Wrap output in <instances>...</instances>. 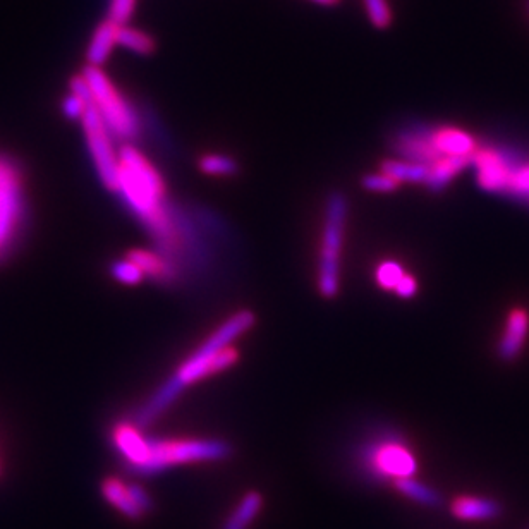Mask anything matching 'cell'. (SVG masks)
I'll return each mask as SVG.
<instances>
[{
	"label": "cell",
	"instance_id": "cell-1",
	"mask_svg": "<svg viewBox=\"0 0 529 529\" xmlns=\"http://www.w3.org/2000/svg\"><path fill=\"white\" fill-rule=\"evenodd\" d=\"M116 193L152 234L160 253L177 267V258L186 253L188 234L167 200V188L159 169L131 143L119 148Z\"/></svg>",
	"mask_w": 529,
	"mask_h": 529
},
{
	"label": "cell",
	"instance_id": "cell-2",
	"mask_svg": "<svg viewBox=\"0 0 529 529\" xmlns=\"http://www.w3.org/2000/svg\"><path fill=\"white\" fill-rule=\"evenodd\" d=\"M255 325V315L243 310L227 318L219 329L213 330L207 341L196 347L195 353L186 358L183 365L177 368L171 378L160 385L157 392L138 409L134 425L148 426L159 418L160 414L171 408L177 397L188 389L189 385L200 382L203 378L217 375L220 371L229 370L236 365L239 351L234 342Z\"/></svg>",
	"mask_w": 529,
	"mask_h": 529
},
{
	"label": "cell",
	"instance_id": "cell-3",
	"mask_svg": "<svg viewBox=\"0 0 529 529\" xmlns=\"http://www.w3.org/2000/svg\"><path fill=\"white\" fill-rule=\"evenodd\" d=\"M231 454L229 442L219 438H148L145 459L133 473L155 476L181 464L224 461Z\"/></svg>",
	"mask_w": 529,
	"mask_h": 529
},
{
	"label": "cell",
	"instance_id": "cell-4",
	"mask_svg": "<svg viewBox=\"0 0 529 529\" xmlns=\"http://www.w3.org/2000/svg\"><path fill=\"white\" fill-rule=\"evenodd\" d=\"M88 93L97 107L105 124L109 126L116 140L131 141L138 138L141 121L138 112L129 104L128 98L122 95L116 83L110 80L102 67L85 66L81 71Z\"/></svg>",
	"mask_w": 529,
	"mask_h": 529
},
{
	"label": "cell",
	"instance_id": "cell-5",
	"mask_svg": "<svg viewBox=\"0 0 529 529\" xmlns=\"http://www.w3.org/2000/svg\"><path fill=\"white\" fill-rule=\"evenodd\" d=\"M349 203L342 193H334L325 203L322 244L318 255V291L323 298L337 296L341 287V258L346 236Z\"/></svg>",
	"mask_w": 529,
	"mask_h": 529
},
{
	"label": "cell",
	"instance_id": "cell-6",
	"mask_svg": "<svg viewBox=\"0 0 529 529\" xmlns=\"http://www.w3.org/2000/svg\"><path fill=\"white\" fill-rule=\"evenodd\" d=\"M85 112L80 122L85 133L86 146L92 155L93 165L97 169L100 183L105 188L116 193L117 176H119V150L116 146V136L112 134L109 126L105 124L97 107L93 104L85 83Z\"/></svg>",
	"mask_w": 529,
	"mask_h": 529
},
{
	"label": "cell",
	"instance_id": "cell-7",
	"mask_svg": "<svg viewBox=\"0 0 529 529\" xmlns=\"http://www.w3.org/2000/svg\"><path fill=\"white\" fill-rule=\"evenodd\" d=\"M363 466L377 480H406L418 471L413 450L394 437L378 438L363 452Z\"/></svg>",
	"mask_w": 529,
	"mask_h": 529
},
{
	"label": "cell",
	"instance_id": "cell-8",
	"mask_svg": "<svg viewBox=\"0 0 529 529\" xmlns=\"http://www.w3.org/2000/svg\"><path fill=\"white\" fill-rule=\"evenodd\" d=\"M21 184L14 165L0 159V253L6 250L18 231L23 213Z\"/></svg>",
	"mask_w": 529,
	"mask_h": 529
},
{
	"label": "cell",
	"instance_id": "cell-9",
	"mask_svg": "<svg viewBox=\"0 0 529 529\" xmlns=\"http://www.w3.org/2000/svg\"><path fill=\"white\" fill-rule=\"evenodd\" d=\"M473 165L476 167V177L481 188L507 193L514 165L505 159L502 153L480 146L473 157Z\"/></svg>",
	"mask_w": 529,
	"mask_h": 529
},
{
	"label": "cell",
	"instance_id": "cell-10",
	"mask_svg": "<svg viewBox=\"0 0 529 529\" xmlns=\"http://www.w3.org/2000/svg\"><path fill=\"white\" fill-rule=\"evenodd\" d=\"M450 514L466 523H483L497 519L502 514V505L490 497L459 495L450 502Z\"/></svg>",
	"mask_w": 529,
	"mask_h": 529
},
{
	"label": "cell",
	"instance_id": "cell-11",
	"mask_svg": "<svg viewBox=\"0 0 529 529\" xmlns=\"http://www.w3.org/2000/svg\"><path fill=\"white\" fill-rule=\"evenodd\" d=\"M116 21L107 18L93 31L92 38L86 47V66L102 67L109 61L110 55L117 47L119 28Z\"/></svg>",
	"mask_w": 529,
	"mask_h": 529
},
{
	"label": "cell",
	"instance_id": "cell-12",
	"mask_svg": "<svg viewBox=\"0 0 529 529\" xmlns=\"http://www.w3.org/2000/svg\"><path fill=\"white\" fill-rule=\"evenodd\" d=\"M529 334V313L523 308H514L507 317L504 335L500 341V354L502 358H516L523 351Z\"/></svg>",
	"mask_w": 529,
	"mask_h": 529
},
{
	"label": "cell",
	"instance_id": "cell-13",
	"mask_svg": "<svg viewBox=\"0 0 529 529\" xmlns=\"http://www.w3.org/2000/svg\"><path fill=\"white\" fill-rule=\"evenodd\" d=\"M128 258L140 268L145 277L157 280L176 279L177 267L174 263L162 255L160 251L133 250L129 251Z\"/></svg>",
	"mask_w": 529,
	"mask_h": 529
},
{
	"label": "cell",
	"instance_id": "cell-14",
	"mask_svg": "<svg viewBox=\"0 0 529 529\" xmlns=\"http://www.w3.org/2000/svg\"><path fill=\"white\" fill-rule=\"evenodd\" d=\"M102 495H104V499L110 505H114L117 511L121 512L122 516L128 517V519L138 521V519L145 516L138 504H136L131 488L124 481L117 480V478H107L102 483Z\"/></svg>",
	"mask_w": 529,
	"mask_h": 529
},
{
	"label": "cell",
	"instance_id": "cell-15",
	"mask_svg": "<svg viewBox=\"0 0 529 529\" xmlns=\"http://www.w3.org/2000/svg\"><path fill=\"white\" fill-rule=\"evenodd\" d=\"M263 507V495L256 490L244 493L243 499L239 500L238 507L227 517L222 529H248L255 521Z\"/></svg>",
	"mask_w": 529,
	"mask_h": 529
},
{
	"label": "cell",
	"instance_id": "cell-16",
	"mask_svg": "<svg viewBox=\"0 0 529 529\" xmlns=\"http://www.w3.org/2000/svg\"><path fill=\"white\" fill-rule=\"evenodd\" d=\"M380 171L389 174L390 177H394L399 184H425L426 176H428V167L426 165L411 162V160L406 159L385 160L380 165Z\"/></svg>",
	"mask_w": 529,
	"mask_h": 529
},
{
	"label": "cell",
	"instance_id": "cell-17",
	"mask_svg": "<svg viewBox=\"0 0 529 529\" xmlns=\"http://www.w3.org/2000/svg\"><path fill=\"white\" fill-rule=\"evenodd\" d=\"M394 487L404 497H408L409 500H413V502L423 505V507L435 509V507L442 504V497H440V493L437 490H433L432 487H426L425 483L414 480V478L394 481Z\"/></svg>",
	"mask_w": 529,
	"mask_h": 529
},
{
	"label": "cell",
	"instance_id": "cell-18",
	"mask_svg": "<svg viewBox=\"0 0 529 529\" xmlns=\"http://www.w3.org/2000/svg\"><path fill=\"white\" fill-rule=\"evenodd\" d=\"M117 47L129 50L136 55H152L155 52V40L152 35L140 28H134L131 25H122L119 28V37H117Z\"/></svg>",
	"mask_w": 529,
	"mask_h": 529
},
{
	"label": "cell",
	"instance_id": "cell-19",
	"mask_svg": "<svg viewBox=\"0 0 529 529\" xmlns=\"http://www.w3.org/2000/svg\"><path fill=\"white\" fill-rule=\"evenodd\" d=\"M198 165H200V171L208 176L227 177L238 172L236 160L227 155H220V153H208L205 157H201Z\"/></svg>",
	"mask_w": 529,
	"mask_h": 529
},
{
	"label": "cell",
	"instance_id": "cell-20",
	"mask_svg": "<svg viewBox=\"0 0 529 529\" xmlns=\"http://www.w3.org/2000/svg\"><path fill=\"white\" fill-rule=\"evenodd\" d=\"M366 18L377 30H387L394 21V13L389 0H363Z\"/></svg>",
	"mask_w": 529,
	"mask_h": 529
},
{
	"label": "cell",
	"instance_id": "cell-21",
	"mask_svg": "<svg viewBox=\"0 0 529 529\" xmlns=\"http://www.w3.org/2000/svg\"><path fill=\"white\" fill-rule=\"evenodd\" d=\"M404 275H406V270L399 263L385 260L378 265L375 280L384 291H396L397 284L401 282Z\"/></svg>",
	"mask_w": 529,
	"mask_h": 529
},
{
	"label": "cell",
	"instance_id": "cell-22",
	"mask_svg": "<svg viewBox=\"0 0 529 529\" xmlns=\"http://www.w3.org/2000/svg\"><path fill=\"white\" fill-rule=\"evenodd\" d=\"M110 272H112V277L117 282L124 284V286H136V284H140L141 280L145 279L143 272L129 260L128 256L122 258V260H117L116 263H112Z\"/></svg>",
	"mask_w": 529,
	"mask_h": 529
},
{
	"label": "cell",
	"instance_id": "cell-23",
	"mask_svg": "<svg viewBox=\"0 0 529 529\" xmlns=\"http://www.w3.org/2000/svg\"><path fill=\"white\" fill-rule=\"evenodd\" d=\"M361 184L370 193H392L401 186L394 177H390L389 174L382 171L363 177Z\"/></svg>",
	"mask_w": 529,
	"mask_h": 529
},
{
	"label": "cell",
	"instance_id": "cell-24",
	"mask_svg": "<svg viewBox=\"0 0 529 529\" xmlns=\"http://www.w3.org/2000/svg\"><path fill=\"white\" fill-rule=\"evenodd\" d=\"M138 0H110L109 16L117 25H129Z\"/></svg>",
	"mask_w": 529,
	"mask_h": 529
},
{
	"label": "cell",
	"instance_id": "cell-25",
	"mask_svg": "<svg viewBox=\"0 0 529 529\" xmlns=\"http://www.w3.org/2000/svg\"><path fill=\"white\" fill-rule=\"evenodd\" d=\"M394 292H396L397 296H401V298H413L414 294L418 292V280L406 272V275L397 284L396 291Z\"/></svg>",
	"mask_w": 529,
	"mask_h": 529
},
{
	"label": "cell",
	"instance_id": "cell-26",
	"mask_svg": "<svg viewBox=\"0 0 529 529\" xmlns=\"http://www.w3.org/2000/svg\"><path fill=\"white\" fill-rule=\"evenodd\" d=\"M310 2L322 7H335L341 4V0H310Z\"/></svg>",
	"mask_w": 529,
	"mask_h": 529
},
{
	"label": "cell",
	"instance_id": "cell-27",
	"mask_svg": "<svg viewBox=\"0 0 529 529\" xmlns=\"http://www.w3.org/2000/svg\"><path fill=\"white\" fill-rule=\"evenodd\" d=\"M528 11H529V0H528Z\"/></svg>",
	"mask_w": 529,
	"mask_h": 529
}]
</instances>
